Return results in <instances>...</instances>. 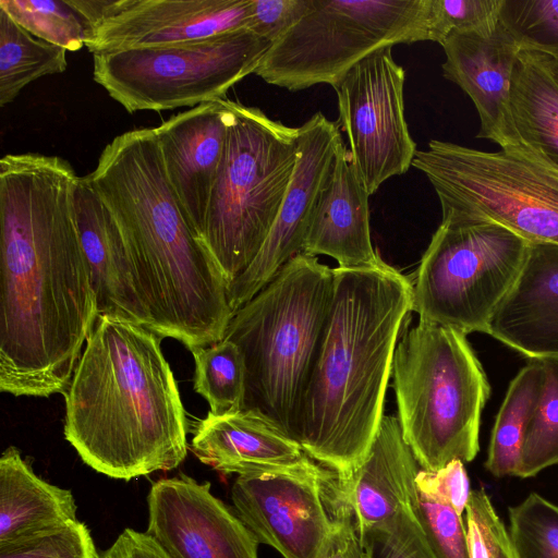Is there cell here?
<instances>
[{
	"instance_id": "cell-1",
	"label": "cell",
	"mask_w": 558,
	"mask_h": 558,
	"mask_svg": "<svg viewBox=\"0 0 558 558\" xmlns=\"http://www.w3.org/2000/svg\"><path fill=\"white\" fill-rule=\"evenodd\" d=\"M65 159L0 160V390L65 393L98 317Z\"/></svg>"
},
{
	"instance_id": "cell-2",
	"label": "cell",
	"mask_w": 558,
	"mask_h": 558,
	"mask_svg": "<svg viewBox=\"0 0 558 558\" xmlns=\"http://www.w3.org/2000/svg\"><path fill=\"white\" fill-rule=\"evenodd\" d=\"M84 178L122 232L151 330L191 352L222 340L228 283L178 204L154 129L114 137Z\"/></svg>"
},
{
	"instance_id": "cell-3",
	"label": "cell",
	"mask_w": 558,
	"mask_h": 558,
	"mask_svg": "<svg viewBox=\"0 0 558 558\" xmlns=\"http://www.w3.org/2000/svg\"><path fill=\"white\" fill-rule=\"evenodd\" d=\"M413 282L384 260L333 268V289L292 438L316 462L349 475L384 417L399 332Z\"/></svg>"
},
{
	"instance_id": "cell-4",
	"label": "cell",
	"mask_w": 558,
	"mask_h": 558,
	"mask_svg": "<svg viewBox=\"0 0 558 558\" xmlns=\"http://www.w3.org/2000/svg\"><path fill=\"white\" fill-rule=\"evenodd\" d=\"M162 337L100 314L64 393V436L95 471L130 481L179 466L186 412Z\"/></svg>"
},
{
	"instance_id": "cell-5",
	"label": "cell",
	"mask_w": 558,
	"mask_h": 558,
	"mask_svg": "<svg viewBox=\"0 0 558 558\" xmlns=\"http://www.w3.org/2000/svg\"><path fill=\"white\" fill-rule=\"evenodd\" d=\"M332 289L333 268L299 253L233 314L225 333L244 356V409L291 438Z\"/></svg>"
},
{
	"instance_id": "cell-6",
	"label": "cell",
	"mask_w": 558,
	"mask_h": 558,
	"mask_svg": "<svg viewBox=\"0 0 558 558\" xmlns=\"http://www.w3.org/2000/svg\"><path fill=\"white\" fill-rule=\"evenodd\" d=\"M391 374L401 434L422 470L473 461L492 387L466 335L418 322L398 341Z\"/></svg>"
},
{
	"instance_id": "cell-7",
	"label": "cell",
	"mask_w": 558,
	"mask_h": 558,
	"mask_svg": "<svg viewBox=\"0 0 558 558\" xmlns=\"http://www.w3.org/2000/svg\"><path fill=\"white\" fill-rule=\"evenodd\" d=\"M229 125L203 242L229 286L254 260L286 196L298 156V128L227 99Z\"/></svg>"
},
{
	"instance_id": "cell-8",
	"label": "cell",
	"mask_w": 558,
	"mask_h": 558,
	"mask_svg": "<svg viewBox=\"0 0 558 558\" xmlns=\"http://www.w3.org/2000/svg\"><path fill=\"white\" fill-rule=\"evenodd\" d=\"M412 166L434 187L441 222H492L558 245V169L526 147L484 151L432 140Z\"/></svg>"
},
{
	"instance_id": "cell-9",
	"label": "cell",
	"mask_w": 558,
	"mask_h": 558,
	"mask_svg": "<svg viewBox=\"0 0 558 558\" xmlns=\"http://www.w3.org/2000/svg\"><path fill=\"white\" fill-rule=\"evenodd\" d=\"M428 0H312L263 57L255 74L290 92L332 87L365 57L428 40Z\"/></svg>"
},
{
	"instance_id": "cell-10",
	"label": "cell",
	"mask_w": 558,
	"mask_h": 558,
	"mask_svg": "<svg viewBox=\"0 0 558 558\" xmlns=\"http://www.w3.org/2000/svg\"><path fill=\"white\" fill-rule=\"evenodd\" d=\"M529 246L496 223L440 222L413 282L412 311L418 322L466 336L486 333L521 274Z\"/></svg>"
},
{
	"instance_id": "cell-11",
	"label": "cell",
	"mask_w": 558,
	"mask_h": 558,
	"mask_svg": "<svg viewBox=\"0 0 558 558\" xmlns=\"http://www.w3.org/2000/svg\"><path fill=\"white\" fill-rule=\"evenodd\" d=\"M272 44L248 28L166 47L93 54V77L128 112L225 99Z\"/></svg>"
},
{
	"instance_id": "cell-12",
	"label": "cell",
	"mask_w": 558,
	"mask_h": 558,
	"mask_svg": "<svg viewBox=\"0 0 558 558\" xmlns=\"http://www.w3.org/2000/svg\"><path fill=\"white\" fill-rule=\"evenodd\" d=\"M231 498L258 543L283 558H325L354 523L340 475L311 457L289 469L238 476Z\"/></svg>"
},
{
	"instance_id": "cell-13",
	"label": "cell",
	"mask_w": 558,
	"mask_h": 558,
	"mask_svg": "<svg viewBox=\"0 0 558 558\" xmlns=\"http://www.w3.org/2000/svg\"><path fill=\"white\" fill-rule=\"evenodd\" d=\"M385 47L362 59L333 86L337 125L350 145V160L371 196L412 166L416 144L404 116L405 71Z\"/></svg>"
},
{
	"instance_id": "cell-14",
	"label": "cell",
	"mask_w": 558,
	"mask_h": 558,
	"mask_svg": "<svg viewBox=\"0 0 558 558\" xmlns=\"http://www.w3.org/2000/svg\"><path fill=\"white\" fill-rule=\"evenodd\" d=\"M93 54L179 45L248 27L251 0H68Z\"/></svg>"
},
{
	"instance_id": "cell-15",
	"label": "cell",
	"mask_w": 558,
	"mask_h": 558,
	"mask_svg": "<svg viewBox=\"0 0 558 558\" xmlns=\"http://www.w3.org/2000/svg\"><path fill=\"white\" fill-rule=\"evenodd\" d=\"M299 130L298 156L286 196L262 248L228 288L232 314L302 253L312 213L332 159L342 143L339 126L320 111Z\"/></svg>"
},
{
	"instance_id": "cell-16",
	"label": "cell",
	"mask_w": 558,
	"mask_h": 558,
	"mask_svg": "<svg viewBox=\"0 0 558 558\" xmlns=\"http://www.w3.org/2000/svg\"><path fill=\"white\" fill-rule=\"evenodd\" d=\"M146 533L169 558H258V541L210 483L189 475L162 478L148 497Z\"/></svg>"
},
{
	"instance_id": "cell-17",
	"label": "cell",
	"mask_w": 558,
	"mask_h": 558,
	"mask_svg": "<svg viewBox=\"0 0 558 558\" xmlns=\"http://www.w3.org/2000/svg\"><path fill=\"white\" fill-rule=\"evenodd\" d=\"M446 80L458 85L473 101L480 118L477 138L500 149L523 146L510 107V93L519 41L499 22L490 33L456 32L440 45Z\"/></svg>"
},
{
	"instance_id": "cell-18",
	"label": "cell",
	"mask_w": 558,
	"mask_h": 558,
	"mask_svg": "<svg viewBox=\"0 0 558 558\" xmlns=\"http://www.w3.org/2000/svg\"><path fill=\"white\" fill-rule=\"evenodd\" d=\"M228 125L225 98L201 104L154 128L178 204L201 239L225 153Z\"/></svg>"
},
{
	"instance_id": "cell-19",
	"label": "cell",
	"mask_w": 558,
	"mask_h": 558,
	"mask_svg": "<svg viewBox=\"0 0 558 558\" xmlns=\"http://www.w3.org/2000/svg\"><path fill=\"white\" fill-rule=\"evenodd\" d=\"M487 335L530 360H558V245L530 243Z\"/></svg>"
},
{
	"instance_id": "cell-20",
	"label": "cell",
	"mask_w": 558,
	"mask_h": 558,
	"mask_svg": "<svg viewBox=\"0 0 558 558\" xmlns=\"http://www.w3.org/2000/svg\"><path fill=\"white\" fill-rule=\"evenodd\" d=\"M417 472L398 417L384 415L364 460L340 476L361 543L400 511L417 508Z\"/></svg>"
},
{
	"instance_id": "cell-21",
	"label": "cell",
	"mask_w": 558,
	"mask_h": 558,
	"mask_svg": "<svg viewBox=\"0 0 558 558\" xmlns=\"http://www.w3.org/2000/svg\"><path fill=\"white\" fill-rule=\"evenodd\" d=\"M368 197L342 142L319 191L302 252L327 255L340 268L379 264L383 259L371 239Z\"/></svg>"
},
{
	"instance_id": "cell-22",
	"label": "cell",
	"mask_w": 558,
	"mask_h": 558,
	"mask_svg": "<svg viewBox=\"0 0 558 558\" xmlns=\"http://www.w3.org/2000/svg\"><path fill=\"white\" fill-rule=\"evenodd\" d=\"M74 202L98 315L124 317L151 329L122 232L108 207L84 177L80 178Z\"/></svg>"
},
{
	"instance_id": "cell-23",
	"label": "cell",
	"mask_w": 558,
	"mask_h": 558,
	"mask_svg": "<svg viewBox=\"0 0 558 558\" xmlns=\"http://www.w3.org/2000/svg\"><path fill=\"white\" fill-rule=\"evenodd\" d=\"M192 451L202 463L238 476L289 469L308 458L294 439L253 409L208 412L195 427Z\"/></svg>"
},
{
	"instance_id": "cell-24",
	"label": "cell",
	"mask_w": 558,
	"mask_h": 558,
	"mask_svg": "<svg viewBox=\"0 0 558 558\" xmlns=\"http://www.w3.org/2000/svg\"><path fill=\"white\" fill-rule=\"evenodd\" d=\"M72 492L40 478L17 448L0 458V544L76 521Z\"/></svg>"
},
{
	"instance_id": "cell-25",
	"label": "cell",
	"mask_w": 558,
	"mask_h": 558,
	"mask_svg": "<svg viewBox=\"0 0 558 558\" xmlns=\"http://www.w3.org/2000/svg\"><path fill=\"white\" fill-rule=\"evenodd\" d=\"M510 107L523 146L558 169V75L535 50L517 56Z\"/></svg>"
},
{
	"instance_id": "cell-26",
	"label": "cell",
	"mask_w": 558,
	"mask_h": 558,
	"mask_svg": "<svg viewBox=\"0 0 558 558\" xmlns=\"http://www.w3.org/2000/svg\"><path fill=\"white\" fill-rule=\"evenodd\" d=\"M545 380L542 361L533 360L513 377L495 417L485 468L496 477L517 476L524 437Z\"/></svg>"
},
{
	"instance_id": "cell-27",
	"label": "cell",
	"mask_w": 558,
	"mask_h": 558,
	"mask_svg": "<svg viewBox=\"0 0 558 558\" xmlns=\"http://www.w3.org/2000/svg\"><path fill=\"white\" fill-rule=\"evenodd\" d=\"M68 50L28 33L0 9V106L33 81L65 71Z\"/></svg>"
},
{
	"instance_id": "cell-28",
	"label": "cell",
	"mask_w": 558,
	"mask_h": 558,
	"mask_svg": "<svg viewBox=\"0 0 558 558\" xmlns=\"http://www.w3.org/2000/svg\"><path fill=\"white\" fill-rule=\"evenodd\" d=\"M195 362L194 390L209 404L214 415H225L244 409L246 366L242 351L223 338L193 352Z\"/></svg>"
},
{
	"instance_id": "cell-29",
	"label": "cell",
	"mask_w": 558,
	"mask_h": 558,
	"mask_svg": "<svg viewBox=\"0 0 558 558\" xmlns=\"http://www.w3.org/2000/svg\"><path fill=\"white\" fill-rule=\"evenodd\" d=\"M544 387L527 427L517 476L533 477L558 464V360H543Z\"/></svg>"
},
{
	"instance_id": "cell-30",
	"label": "cell",
	"mask_w": 558,
	"mask_h": 558,
	"mask_svg": "<svg viewBox=\"0 0 558 558\" xmlns=\"http://www.w3.org/2000/svg\"><path fill=\"white\" fill-rule=\"evenodd\" d=\"M0 9L39 39L68 51L85 46V24L68 0H0Z\"/></svg>"
},
{
	"instance_id": "cell-31",
	"label": "cell",
	"mask_w": 558,
	"mask_h": 558,
	"mask_svg": "<svg viewBox=\"0 0 558 558\" xmlns=\"http://www.w3.org/2000/svg\"><path fill=\"white\" fill-rule=\"evenodd\" d=\"M508 511V535L515 558H558L557 505L531 493Z\"/></svg>"
},
{
	"instance_id": "cell-32",
	"label": "cell",
	"mask_w": 558,
	"mask_h": 558,
	"mask_svg": "<svg viewBox=\"0 0 558 558\" xmlns=\"http://www.w3.org/2000/svg\"><path fill=\"white\" fill-rule=\"evenodd\" d=\"M0 558H99L88 527L81 521L0 544Z\"/></svg>"
},
{
	"instance_id": "cell-33",
	"label": "cell",
	"mask_w": 558,
	"mask_h": 558,
	"mask_svg": "<svg viewBox=\"0 0 558 558\" xmlns=\"http://www.w3.org/2000/svg\"><path fill=\"white\" fill-rule=\"evenodd\" d=\"M499 22L522 48H558V0H502Z\"/></svg>"
},
{
	"instance_id": "cell-34",
	"label": "cell",
	"mask_w": 558,
	"mask_h": 558,
	"mask_svg": "<svg viewBox=\"0 0 558 558\" xmlns=\"http://www.w3.org/2000/svg\"><path fill=\"white\" fill-rule=\"evenodd\" d=\"M502 0H428V40L441 45L456 32L490 33L499 24Z\"/></svg>"
},
{
	"instance_id": "cell-35",
	"label": "cell",
	"mask_w": 558,
	"mask_h": 558,
	"mask_svg": "<svg viewBox=\"0 0 558 558\" xmlns=\"http://www.w3.org/2000/svg\"><path fill=\"white\" fill-rule=\"evenodd\" d=\"M416 509H405L362 543L372 558H437L434 554Z\"/></svg>"
},
{
	"instance_id": "cell-36",
	"label": "cell",
	"mask_w": 558,
	"mask_h": 558,
	"mask_svg": "<svg viewBox=\"0 0 558 558\" xmlns=\"http://www.w3.org/2000/svg\"><path fill=\"white\" fill-rule=\"evenodd\" d=\"M416 513L437 558H470L466 529L453 508L418 493Z\"/></svg>"
},
{
	"instance_id": "cell-37",
	"label": "cell",
	"mask_w": 558,
	"mask_h": 558,
	"mask_svg": "<svg viewBox=\"0 0 558 558\" xmlns=\"http://www.w3.org/2000/svg\"><path fill=\"white\" fill-rule=\"evenodd\" d=\"M311 8L312 0H251L247 28L274 44Z\"/></svg>"
},
{
	"instance_id": "cell-38",
	"label": "cell",
	"mask_w": 558,
	"mask_h": 558,
	"mask_svg": "<svg viewBox=\"0 0 558 558\" xmlns=\"http://www.w3.org/2000/svg\"><path fill=\"white\" fill-rule=\"evenodd\" d=\"M415 484L418 493L449 505L460 515L465 511L472 492L464 463L460 460H452L436 471H418Z\"/></svg>"
},
{
	"instance_id": "cell-39",
	"label": "cell",
	"mask_w": 558,
	"mask_h": 558,
	"mask_svg": "<svg viewBox=\"0 0 558 558\" xmlns=\"http://www.w3.org/2000/svg\"><path fill=\"white\" fill-rule=\"evenodd\" d=\"M99 558H169L146 533L125 529Z\"/></svg>"
},
{
	"instance_id": "cell-40",
	"label": "cell",
	"mask_w": 558,
	"mask_h": 558,
	"mask_svg": "<svg viewBox=\"0 0 558 558\" xmlns=\"http://www.w3.org/2000/svg\"><path fill=\"white\" fill-rule=\"evenodd\" d=\"M484 519L490 558H515L508 531L496 513L490 498L485 502Z\"/></svg>"
},
{
	"instance_id": "cell-41",
	"label": "cell",
	"mask_w": 558,
	"mask_h": 558,
	"mask_svg": "<svg viewBox=\"0 0 558 558\" xmlns=\"http://www.w3.org/2000/svg\"><path fill=\"white\" fill-rule=\"evenodd\" d=\"M361 545L354 523L347 530L336 548L325 558H362Z\"/></svg>"
},
{
	"instance_id": "cell-42",
	"label": "cell",
	"mask_w": 558,
	"mask_h": 558,
	"mask_svg": "<svg viewBox=\"0 0 558 558\" xmlns=\"http://www.w3.org/2000/svg\"><path fill=\"white\" fill-rule=\"evenodd\" d=\"M537 51L551 70L558 75V48L555 49H531Z\"/></svg>"
},
{
	"instance_id": "cell-43",
	"label": "cell",
	"mask_w": 558,
	"mask_h": 558,
	"mask_svg": "<svg viewBox=\"0 0 558 558\" xmlns=\"http://www.w3.org/2000/svg\"><path fill=\"white\" fill-rule=\"evenodd\" d=\"M362 558H372L369 551L367 549H365V548H363Z\"/></svg>"
}]
</instances>
